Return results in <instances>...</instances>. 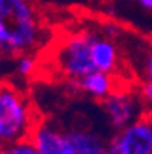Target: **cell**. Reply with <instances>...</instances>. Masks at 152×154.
<instances>
[{"label": "cell", "mask_w": 152, "mask_h": 154, "mask_svg": "<svg viewBox=\"0 0 152 154\" xmlns=\"http://www.w3.org/2000/svg\"><path fill=\"white\" fill-rule=\"evenodd\" d=\"M37 121L32 105L17 87L0 82V145L29 139Z\"/></svg>", "instance_id": "cell-1"}, {"label": "cell", "mask_w": 152, "mask_h": 154, "mask_svg": "<svg viewBox=\"0 0 152 154\" xmlns=\"http://www.w3.org/2000/svg\"><path fill=\"white\" fill-rule=\"evenodd\" d=\"M93 34H79L69 38L59 51V67L69 78L78 81L96 70L91 57Z\"/></svg>", "instance_id": "cell-2"}, {"label": "cell", "mask_w": 152, "mask_h": 154, "mask_svg": "<svg viewBox=\"0 0 152 154\" xmlns=\"http://www.w3.org/2000/svg\"><path fill=\"white\" fill-rule=\"evenodd\" d=\"M119 154H152V116L142 115L110 139Z\"/></svg>", "instance_id": "cell-3"}, {"label": "cell", "mask_w": 152, "mask_h": 154, "mask_svg": "<svg viewBox=\"0 0 152 154\" xmlns=\"http://www.w3.org/2000/svg\"><path fill=\"white\" fill-rule=\"evenodd\" d=\"M100 102L110 125L116 131L126 128L143 115V107L139 96L129 92H113Z\"/></svg>", "instance_id": "cell-4"}, {"label": "cell", "mask_w": 152, "mask_h": 154, "mask_svg": "<svg viewBox=\"0 0 152 154\" xmlns=\"http://www.w3.org/2000/svg\"><path fill=\"white\" fill-rule=\"evenodd\" d=\"M40 154H75L67 130H61L49 121H37L31 137Z\"/></svg>", "instance_id": "cell-5"}, {"label": "cell", "mask_w": 152, "mask_h": 154, "mask_svg": "<svg viewBox=\"0 0 152 154\" xmlns=\"http://www.w3.org/2000/svg\"><path fill=\"white\" fill-rule=\"evenodd\" d=\"M75 154H108V140L94 130L73 127L67 130Z\"/></svg>", "instance_id": "cell-6"}, {"label": "cell", "mask_w": 152, "mask_h": 154, "mask_svg": "<svg viewBox=\"0 0 152 154\" xmlns=\"http://www.w3.org/2000/svg\"><path fill=\"white\" fill-rule=\"evenodd\" d=\"M91 57L94 67L99 72L111 75L116 67H117V61H119V52L116 45L110 38H102L94 35L93 43H91Z\"/></svg>", "instance_id": "cell-7"}, {"label": "cell", "mask_w": 152, "mask_h": 154, "mask_svg": "<svg viewBox=\"0 0 152 154\" xmlns=\"http://www.w3.org/2000/svg\"><path fill=\"white\" fill-rule=\"evenodd\" d=\"M79 89L82 92H85L87 95L93 96L94 99L103 101L105 98H108L113 93V79L111 75L94 70L90 75H87L81 79L76 81Z\"/></svg>", "instance_id": "cell-8"}, {"label": "cell", "mask_w": 152, "mask_h": 154, "mask_svg": "<svg viewBox=\"0 0 152 154\" xmlns=\"http://www.w3.org/2000/svg\"><path fill=\"white\" fill-rule=\"evenodd\" d=\"M0 17L14 25L15 21L35 20V8L31 0H0Z\"/></svg>", "instance_id": "cell-9"}, {"label": "cell", "mask_w": 152, "mask_h": 154, "mask_svg": "<svg viewBox=\"0 0 152 154\" xmlns=\"http://www.w3.org/2000/svg\"><path fill=\"white\" fill-rule=\"evenodd\" d=\"M0 154H40L37 146L31 139H23L0 148Z\"/></svg>", "instance_id": "cell-10"}, {"label": "cell", "mask_w": 152, "mask_h": 154, "mask_svg": "<svg viewBox=\"0 0 152 154\" xmlns=\"http://www.w3.org/2000/svg\"><path fill=\"white\" fill-rule=\"evenodd\" d=\"M35 70V60L26 54L20 55L17 60V72L21 76H31Z\"/></svg>", "instance_id": "cell-11"}, {"label": "cell", "mask_w": 152, "mask_h": 154, "mask_svg": "<svg viewBox=\"0 0 152 154\" xmlns=\"http://www.w3.org/2000/svg\"><path fill=\"white\" fill-rule=\"evenodd\" d=\"M11 23L5 18L0 17V54H5V49L8 46L9 35H11Z\"/></svg>", "instance_id": "cell-12"}, {"label": "cell", "mask_w": 152, "mask_h": 154, "mask_svg": "<svg viewBox=\"0 0 152 154\" xmlns=\"http://www.w3.org/2000/svg\"><path fill=\"white\" fill-rule=\"evenodd\" d=\"M140 98L148 104V107H151L152 108V82H149V81H145L143 84H142V87H140Z\"/></svg>", "instance_id": "cell-13"}, {"label": "cell", "mask_w": 152, "mask_h": 154, "mask_svg": "<svg viewBox=\"0 0 152 154\" xmlns=\"http://www.w3.org/2000/svg\"><path fill=\"white\" fill-rule=\"evenodd\" d=\"M145 76H146V81L152 82V49L148 52L146 60H145Z\"/></svg>", "instance_id": "cell-14"}, {"label": "cell", "mask_w": 152, "mask_h": 154, "mask_svg": "<svg viewBox=\"0 0 152 154\" xmlns=\"http://www.w3.org/2000/svg\"><path fill=\"white\" fill-rule=\"evenodd\" d=\"M103 31H105L106 38L114 37V35H117V34H119V28H117V26H114V25H106V26L103 28Z\"/></svg>", "instance_id": "cell-15"}, {"label": "cell", "mask_w": 152, "mask_h": 154, "mask_svg": "<svg viewBox=\"0 0 152 154\" xmlns=\"http://www.w3.org/2000/svg\"><path fill=\"white\" fill-rule=\"evenodd\" d=\"M137 2H139L143 8H146V9H152V0H137Z\"/></svg>", "instance_id": "cell-16"}, {"label": "cell", "mask_w": 152, "mask_h": 154, "mask_svg": "<svg viewBox=\"0 0 152 154\" xmlns=\"http://www.w3.org/2000/svg\"><path fill=\"white\" fill-rule=\"evenodd\" d=\"M108 154H119V151H117L114 146L110 145V140H108Z\"/></svg>", "instance_id": "cell-17"}, {"label": "cell", "mask_w": 152, "mask_h": 154, "mask_svg": "<svg viewBox=\"0 0 152 154\" xmlns=\"http://www.w3.org/2000/svg\"><path fill=\"white\" fill-rule=\"evenodd\" d=\"M0 148H2V145H0Z\"/></svg>", "instance_id": "cell-18"}]
</instances>
